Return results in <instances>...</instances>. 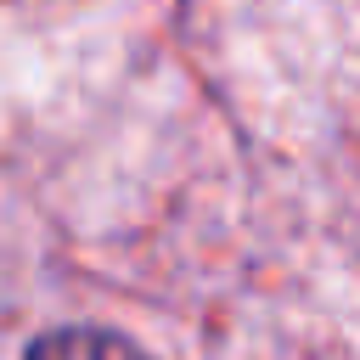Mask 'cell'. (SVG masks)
I'll use <instances>...</instances> for the list:
<instances>
[{
  "label": "cell",
  "mask_w": 360,
  "mask_h": 360,
  "mask_svg": "<svg viewBox=\"0 0 360 360\" xmlns=\"http://www.w3.org/2000/svg\"><path fill=\"white\" fill-rule=\"evenodd\" d=\"M28 360H146L141 349H129L124 338L112 332H90V326H68V332H51L28 349Z\"/></svg>",
  "instance_id": "cell-1"
}]
</instances>
